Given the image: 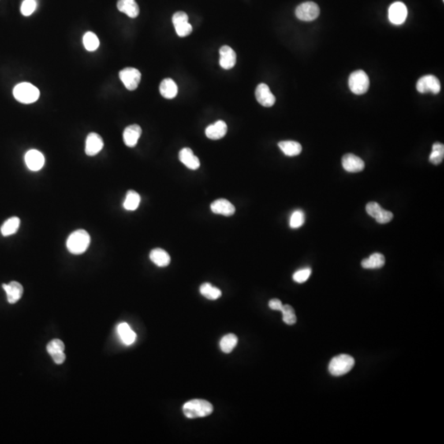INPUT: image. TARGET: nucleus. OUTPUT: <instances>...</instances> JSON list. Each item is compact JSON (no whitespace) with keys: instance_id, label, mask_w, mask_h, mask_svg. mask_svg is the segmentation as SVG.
Segmentation results:
<instances>
[{"instance_id":"nucleus-14","label":"nucleus","mask_w":444,"mask_h":444,"mask_svg":"<svg viewBox=\"0 0 444 444\" xmlns=\"http://www.w3.org/2000/svg\"><path fill=\"white\" fill-rule=\"evenodd\" d=\"M25 162L28 169L38 171L45 165V157L41 151L32 149L26 153Z\"/></svg>"},{"instance_id":"nucleus-27","label":"nucleus","mask_w":444,"mask_h":444,"mask_svg":"<svg viewBox=\"0 0 444 444\" xmlns=\"http://www.w3.org/2000/svg\"><path fill=\"white\" fill-rule=\"evenodd\" d=\"M20 219L18 217H11L5 221L1 227V233L4 236H12L18 230Z\"/></svg>"},{"instance_id":"nucleus-28","label":"nucleus","mask_w":444,"mask_h":444,"mask_svg":"<svg viewBox=\"0 0 444 444\" xmlns=\"http://www.w3.org/2000/svg\"><path fill=\"white\" fill-rule=\"evenodd\" d=\"M140 195L133 190L128 191L124 199V207L128 211H135L140 204Z\"/></svg>"},{"instance_id":"nucleus-21","label":"nucleus","mask_w":444,"mask_h":444,"mask_svg":"<svg viewBox=\"0 0 444 444\" xmlns=\"http://www.w3.org/2000/svg\"><path fill=\"white\" fill-rule=\"evenodd\" d=\"M117 8L120 12L125 13L131 18L139 16V7L135 0H118Z\"/></svg>"},{"instance_id":"nucleus-13","label":"nucleus","mask_w":444,"mask_h":444,"mask_svg":"<svg viewBox=\"0 0 444 444\" xmlns=\"http://www.w3.org/2000/svg\"><path fill=\"white\" fill-rule=\"evenodd\" d=\"M342 166L347 172L358 173L364 169V162L361 158L354 154H345L341 160Z\"/></svg>"},{"instance_id":"nucleus-17","label":"nucleus","mask_w":444,"mask_h":444,"mask_svg":"<svg viewBox=\"0 0 444 444\" xmlns=\"http://www.w3.org/2000/svg\"><path fill=\"white\" fill-rule=\"evenodd\" d=\"M142 135V128L138 124H132L124 129L123 139L128 147H134Z\"/></svg>"},{"instance_id":"nucleus-7","label":"nucleus","mask_w":444,"mask_h":444,"mask_svg":"<svg viewBox=\"0 0 444 444\" xmlns=\"http://www.w3.org/2000/svg\"><path fill=\"white\" fill-rule=\"evenodd\" d=\"M120 79L129 91H134L140 83L141 72L134 68H125L120 72Z\"/></svg>"},{"instance_id":"nucleus-6","label":"nucleus","mask_w":444,"mask_h":444,"mask_svg":"<svg viewBox=\"0 0 444 444\" xmlns=\"http://www.w3.org/2000/svg\"><path fill=\"white\" fill-rule=\"evenodd\" d=\"M319 13H320L319 7L314 2L303 3L296 9V17L301 21H314L318 18Z\"/></svg>"},{"instance_id":"nucleus-23","label":"nucleus","mask_w":444,"mask_h":444,"mask_svg":"<svg viewBox=\"0 0 444 444\" xmlns=\"http://www.w3.org/2000/svg\"><path fill=\"white\" fill-rule=\"evenodd\" d=\"M150 259L154 264L160 267H165L170 263V256L162 248H157L150 253Z\"/></svg>"},{"instance_id":"nucleus-22","label":"nucleus","mask_w":444,"mask_h":444,"mask_svg":"<svg viewBox=\"0 0 444 444\" xmlns=\"http://www.w3.org/2000/svg\"><path fill=\"white\" fill-rule=\"evenodd\" d=\"M117 333L121 341L127 345H130L136 341L137 335L126 322H122L117 327Z\"/></svg>"},{"instance_id":"nucleus-24","label":"nucleus","mask_w":444,"mask_h":444,"mask_svg":"<svg viewBox=\"0 0 444 444\" xmlns=\"http://www.w3.org/2000/svg\"><path fill=\"white\" fill-rule=\"evenodd\" d=\"M160 92L166 99H173L178 93V87L171 79H164L160 85Z\"/></svg>"},{"instance_id":"nucleus-19","label":"nucleus","mask_w":444,"mask_h":444,"mask_svg":"<svg viewBox=\"0 0 444 444\" xmlns=\"http://www.w3.org/2000/svg\"><path fill=\"white\" fill-rule=\"evenodd\" d=\"M226 132H227V125L222 120H218L214 124L209 125L205 131L206 136L211 140L222 139L226 134Z\"/></svg>"},{"instance_id":"nucleus-18","label":"nucleus","mask_w":444,"mask_h":444,"mask_svg":"<svg viewBox=\"0 0 444 444\" xmlns=\"http://www.w3.org/2000/svg\"><path fill=\"white\" fill-rule=\"evenodd\" d=\"M236 64V52L232 48L224 46L220 49V65L224 69H230Z\"/></svg>"},{"instance_id":"nucleus-16","label":"nucleus","mask_w":444,"mask_h":444,"mask_svg":"<svg viewBox=\"0 0 444 444\" xmlns=\"http://www.w3.org/2000/svg\"><path fill=\"white\" fill-rule=\"evenodd\" d=\"M3 288L7 294V300L9 304L17 303L23 295V287L17 281H11L9 284H4Z\"/></svg>"},{"instance_id":"nucleus-5","label":"nucleus","mask_w":444,"mask_h":444,"mask_svg":"<svg viewBox=\"0 0 444 444\" xmlns=\"http://www.w3.org/2000/svg\"><path fill=\"white\" fill-rule=\"evenodd\" d=\"M350 89L355 95H363L368 91L370 87V79L366 72L363 70H357L352 72L349 78Z\"/></svg>"},{"instance_id":"nucleus-9","label":"nucleus","mask_w":444,"mask_h":444,"mask_svg":"<svg viewBox=\"0 0 444 444\" xmlns=\"http://www.w3.org/2000/svg\"><path fill=\"white\" fill-rule=\"evenodd\" d=\"M416 89L420 93L431 92L433 94H438L441 90V84L435 76L426 75L418 80Z\"/></svg>"},{"instance_id":"nucleus-8","label":"nucleus","mask_w":444,"mask_h":444,"mask_svg":"<svg viewBox=\"0 0 444 444\" xmlns=\"http://www.w3.org/2000/svg\"><path fill=\"white\" fill-rule=\"evenodd\" d=\"M173 26L176 28V33L180 37H185L192 33V27L190 23H188V15L182 11L177 12L172 17Z\"/></svg>"},{"instance_id":"nucleus-12","label":"nucleus","mask_w":444,"mask_h":444,"mask_svg":"<svg viewBox=\"0 0 444 444\" xmlns=\"http://www.w3.org/2000/svg\"><path fill=\"white\" fill-rule=\"evenodd\" d=\"M104 147L103 139L98 133L91 132L87 136L86 140L85 152L87 156L93 157L102 151Z\"/></svg>"},{"instance_id":"nucleus-20","label":"nucleus","mask_w":444,"mask_h":444,"mask_svg":"<svg viewBox=\"0 0 444 444\" xmlns=\"http://www.w3.org/2000/svg\"><path fill=\"white\" fill-rule=\"evenodd\" d=\"M180 161L184 164L187 168L195 170L200 166V161L196 156L194 154V151L190 148L185 147L183 148L179 153Z\"/></svg>"},{"instance_id":"nucleus-26","label":"nucleus","mask_w":444,"mask_h":444,"mask_svg":"<svg viewBox=\"0 0 444 444\" xmlns=\"http://www.w3.org/2000/svg\"><path fill=\"white\" fill-rule=\"evenodd\" d=\"M385 264V258L382 254L375 253L373 254L370 258H364L362 260L361 266L364 269H378L381 268Z\"/></svg>"},{"instance_id":"nucleus-40","label":"nucleus","mask_w":444,"mask_h":444,"mask_svg":"<svg viewBox=\"0 0 444 444\" xmlns=\"http://www.w3.org/2000/svg\"><path fill=\"white\" fill-rule=\"evenodd\" d=\"M52 359L54 360V363L56 364H61L65 361L66 360V355L64 354V352H60V353L55 354V355H52Z\"/></svg>"},{"instance_id":"nucleus-4","label":"nucleus","mask_w":444,"mask_h":444,"mask_svg":"<svg viewBox=\"0 0 444 444\" xmlns=\"http://www.w3.org/2000/svg\"><path fill=\"white\" fill-rule=\"evenodd\" d=\"M354 365L355 360L352 356L349 355H339L331 360L329 370L333 376H342L349 373Z\"/></svg>"},{"instance_id":"nucleus-31","label":"nucleus","mask_w":444,"mask_h":444,"mask_svg":"<svg viewBox=\"0 0 444 444\" xmlns=\"http://www.w3.org/2000/svg\"><path fill=\"white\" fill-rule=\"evenodd\" d=\"M83 46L88 51H95L100 46L98 35L91 31H88L83 35Z\"/></svg>"},{"instance_id":"nucleus-37","label":"nucleus","mask_w":444,"mask_h":444,"mask_svg":"<svg viewBox=\"0 0 444 444\" xmlns=\"http://www.w3.org/2000/svg\"><path fill=\"white\" fill-rule=\"evenodd\" d=\"M37 7L35 0H24L21 6V13L23 16L28 17L35 12Z\"/></svg>"},{"instance_id":"nucleus-35","label":"nucleus","mask_w":444,"mask_h":444,"mask_svg":"<svg viewBox=\"0 0 444 444\" xmlns=\"http://www.w3.org/2000/svg\"><path fill=\"white\" fill-rule=\"evenodd\" d=\"M46 349H47L48 353L52 356V355L60 353V352H64L65 345L60 339H54L49 342Z\"/></svg>"},{"instance_id":"nucleus-34","label":"nucleus","mask_w":444,"mask_h":444,"mask_svg":"<svg viewBox=\"0 0 444 444\" xmlns=\"http://www.w3.org/2000/svg\"><path fill=\"white\" fill-rule=\"evenodd\" d=\"M304 223V214L301 210H296L292 213L289 219V226L292 229L301 227Z\"/></svg>"},{"instance_id":"nucleus-39","label":"nucleus","mask_w":444,"mask_h":444,"mask_svg":"<svg viewBox=\"0 0 444 444\" xmlns=\"http://www.w3.org/2000/svg\"><path fill=\"white\" fill-rule=\"evenodd\" d=\"M269 307H270V308L273 310H278V311H281L282 307H283V304L281 303V300H278V299H273V300H271L269 301Z\"/></svg>"},{"instance_id":"nucleus-25","label":"nucleus","mask_w":444,"mask_h":444,"mask_svg":"<svg viewBox=\"0 0 444 444\" xmlns=\"http://www.w3.org/2000/svg\"><path fill=\"white\" fill-rule=\"evenodd\" d=\"M281 151L287 157H296L300 155L302 151V146L300 143L295 141H282L278 143Z\"/></svg>"},{"instance_id":"nucleus-33","label":"nucleus","mask_w":444,"mask_h":444,"mask_svg":"<svg viewBox=\"0 0 444 444\" xmlns=\"http://www.w3.org/2000/svg\"><path fill=\"white\" fill-rule=\"evenodd\" d=\"M281 312L282 313V315H283V321L286 324L294 325L296 323L297 318H296L295 310H294L292 306L289 305V304L283 305Z\"/></svg>"},{"instance_id":"nucleus-2","label":"nucleus","mask_w":444,"mask_h":444,"mask_svg":"<svg viewBox=\"0 0 444 444\" xmlns=\"http://www.w3.org/2000/svg\"><path fill=\"white\" fill-rule=\"evenodd\" d=\"M91 242V238L84 229H78L72 232L67 240V248L71 254L79 255L87 249Z\"/></svg>"},{"instance_id":"nucleus-15","label":"nucleus","mask_w":444,"mask_h":444,"mask_svg":"<svg viewBox=\"0 0 444 444\" xmlns=\"http://www.w3.org/2000/svg\"><path fill=\"white\" fill-rule=\"evenodd\" d=\"M211 210L215 214L225 216V217H230L236 213L235 206L230 202L224 199L214 201L211 203Z\"/></svg>"},{"instance_id":"nucleus-36","label":"nucleus","mask_w":444,"mask_h":444,"mask_svg":"<svg viewBox=\"0 0 444 444\" xmlns=\"http://www.w3.org/2000/svg\"><path fill=\"white\" fill-rule=\"evenodd\" d=\"M383 211H384V209L375 202H370L366 205V211L370 217H372L375 220L378 219V217H380Z\"/></svg>"},{"instance_id":"nucleus-11","label":"nucleus","mask_w":444,"mask_h":444,"mask_svg":"<svg viewBox=\"0 0 444 444\" xmlns=\"http://www.w3.org/2000/svg\"><path fill=\"white\" fill-rule=\"evenodd\" d=\"M255 95L258 103L264 107H272L275 104V95L272 93L267 85L261 83L257 87Z\"/></svg>"},{"instance_id":"nucleus-3","label":"nucleus","mask_w":444,"mask_h":444,"mask_svg":"<svg viewBox=\"0 0 444 444\" xmlns=\"http://www.w3.org/2000/svg\"><path fill=\"white\" fill-rule=\"evenodd\" d=\"M13 95L21 103L31 104L39 99L40 91L31 83H21L13 89Z\"/></svg>"},{"instance_id":"nucleus-29","label":"nucleus","mask_w":444,"mask_h":444,"mask_svg":"<svg viewBox=\"0 0 444 444\" xmlns=\"http://www.w3.org/2000/svg\"><path fill=\"white\" fill-rule=\"evenodd\" d=\"M238 338L235 334L225 335L222 337L220 342V347L224 353L229 354L233 351L234 348L237 345Z\"/></svg>"},{"instance_id":"nucleus-38","label":"nucleus","mask_w":444,"mask_h":444,"mask_svg":"<svg viewBox=\"0 0 444 444\" xmlns=\"http://www.w3.org/2000/svg\"><path fill=\"white\" fill-rule=\"evenodd\" d=\"M310 275H311V269H301L294 273L293 280L297 283H304L310 278Z\"/></svg>"},{"instance_id":"nucleus-30","label":"nucleus","mask_w":444,"mask_h":444,"mask_svg":"<svg viewBox=\"0 0 444 444\" xmlns=\"http://www.w3.org/2000/svg\"><path fill=\"white\" fill-rule=\"evenodd\" d=\"M200 293L208 300H216L221 296V289L214 287L210 283H204L200 286Z\"/></svg>"},{"instance_id":"nucleus-10","label":"nucleus","mask_w":444,"mask_h":444,"mask_svg":"<svg viewBox=\"0 0 444 444\" xmlns=\"http://www.w3.org/2000/svg\"><path fill=\"white\" fill-rule=\"evenodd\" d=\"M407 6L403 3H393L389 9V18L394 25H401L407 17Z\"/></svg>"},{"instance_id":"nucleus-32","label":"nucleus","mask_w":444,"mask_h":444,"mask_svg":"<svg viewBox=\"0 0 444 444\" xmlns=\"http://www.w3.org/2000/svg\"><path fill=\"white\" fill-rule=\"evenodd\" d=\"M444 146L440 143H435L433 145L432 151L430 153V161L434 165H439L443 160Z\"/></svg>"},{"instance_id":"nucleus-1","label":"nucleus","mask_w":444,"mask_h":444,"mask_svg":"<svg viewBox=\"0 0 444 444\" xmlns=\"http://www.w3.org/2000/svg\"><path fill=\"white\" fill-rule=\"evenodd\" d=\"M183 411L184 415L189 419L206 417L213 413V407L209 401L195 399L185 403Z\"/></svg>"}]
</instances>
